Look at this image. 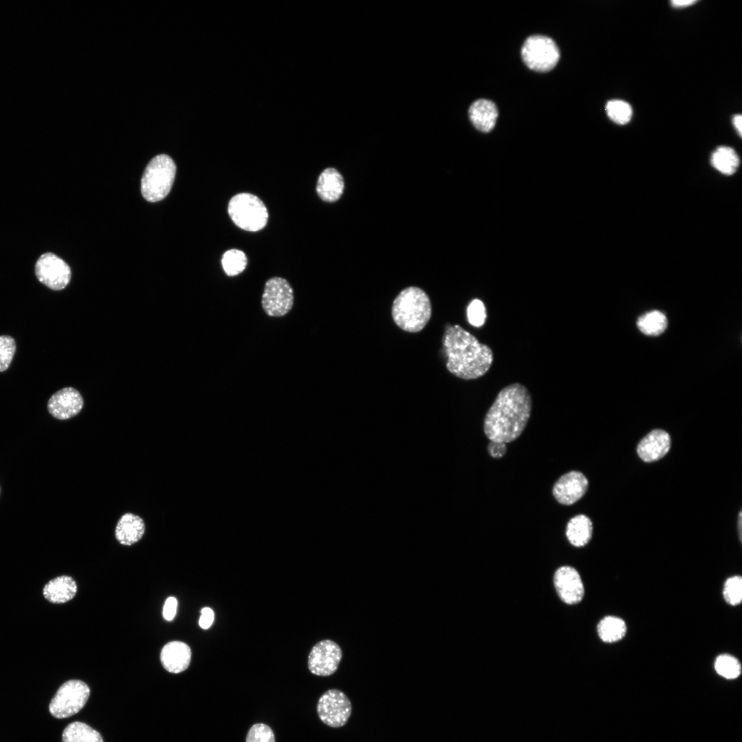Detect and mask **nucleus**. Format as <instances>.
<instances>
[{
  "instance_id": "nucleus-1",
  "label": "nucleus",
  "mask_w": 742,
  "mask_h": 742,
  "mask_svg": "<svg viewBox=\"0 0 742 742\" xmlns=\"http://www.w3.org/2000/svg\"><path fill=\"white\" fill-rule=\"evenodd\" d=\"M532 407V396L525 385L514 383L505 386L485 414L486 436L506 444L515 440L526 427Z\"/></svg>"
},
{
  "instance_id": "nucleus-14",
  "label": "nucleus",
  "mask_w": 742,
  "mask_h": 742,
  "mask_svg": "<svg viewBox=\"0 0 742 742\" xmlns=\"http://www.w3.org/2000/svg\"><path fill=\"white\" fill-rule=\"evenodd\" d=\"M84 401L80 393L74 387H64L49 399L47 409L55 418L66 420L76 416L82 409Z\"/></svg>"
},
{
  "instance_id": "nucleus-26",
  "label": "nucleus",
  "mask_w": 742,
  "mask_h": 742,
  "mask_svg": "<svg viewBox=\"0 0 742 742\" xmlns=\"http://www.w3.org/2000/svg\"><path fill=\"white\" fill-rule=\"evenodd\" d=\"M221 264L223 271L228 276H235L245 269L247 258L243 251L231 249L223 254Z\"/></svg>"
},
{
  "instance_id": "nucleus-7",
  "label": "nucleus",
  "mask_w": 742,
  "mask_h": 742,
  "mask_svg": "<svg viewBox=\"0 0 742 742\" xmlns=\"http://www.w3.org/2000/svg\"><path fill=\"white\" fill-rule=\"evenodd\" d=\"M521 58L530 69L546 72L552 69L560 58L556 43L542 35H532L526 38L521 47Z\"/></svg>"
},
{
  "instance_id": "nucleus-12",
  "label": "nucleus",
  "mask_w": 742,
  "mask_h": 742,
  "mask_svg": "<svg viewBox=\"0 0 742 742\" xmlns=\"http://www.w3.org/2000/svg\"><path fill=\"white\" fill-rule=\"evenodd\" d=\"M588 486V480L583 473L571 471L556 480L552 487V495L559 504L570 506L584 496Z\"/></svg>"
},
{
  "instance_id": "nucleus-16",
  "label": "nucleus",
  "mask_w": 742,
  "mask_h": 742,
  "mask_svg": "<svg viewBox=\"0 0 742 742\" xmlns=\"http://www.w3.org/2000/svg\"><path fill=\"white\" fill-rule=\"evenodd\" d=\"M191 655V649L186 643L172 641L163 647L160 653V660L166 671L172 673H179L188 668Z\"/></svg>"
},
{
  "instance_id": "nucleus-25",
  "label": "nucleus",
  "mask_w": 742,
  "mask_h": 742,
  "mask_svg": "<svg viewBox=\"0 0 742 742\" xmlns=\"http://www.w3.org/2000/svg\"><path fill=\"white\" fill-rule=\"evenodd\" d=\"M668 321L660 311L653 310L640 316L637 321L639 330L646 335L658 336L666 329Z\"/></svg>"
},
{
  "instance_id": "nucleus-32",
  "label": "nucleus",
  "mask_w": 742,
  "mask_h": 742,
  "mask_svg": "<svg viewBox=\"0 0 742 742\" xmlns=\"http://www.w3.org/2000/svg\"><path fill=\"white\" fill-rule=\"evenodd\" d=\"M467 318L469 322L473 326H482L486 318V312L484 304L478 299H474L470 302L467 308Z\"/></svg>"
},
{
  "instance_id": "nucleus-20",
  "label": "nucleus",
  "mask_w": 742,
  "mask_h": 742,
  "mask_svg": "<svg viewBox=\"0 0 742 742\" xmlns=\"http://www.w3.org/2000/svg\"><path fill=\"white\" fill-rule=\"evenodd\" d=\"M77 593V585L69 576H57L49 581L43 587L44 597L54 604L65 603L71 600Z\"/></svg>"
},
{
  "instance_id": "nucleus-17",
  "label": "nucleus",
  "mask_w": 742,
  "mask_h": 742,
  "mask_svg": "<svg viewBox=\"0 0 742 742\" xmlns=\"http://www.w3.org/2000/svg\"><path fill=\"white\" fill-rule=\"evenodd\" d=\"M144 520L138 515L126 513L119 519L115 536L117 541L124 546H131L139 541L145 532Z\"/></svg>"
},
{
  "instance_id": "nucleus-29",
  "label": "nucleus",
  "mask_w": 742,
  "mask_h": 742,
  "mask_svg": "<svg viewBox=\"0 0 742 742\" xmlns=\"http://www.w3.org/2000/svg\"><path fill=\"white\" fill-rule=\"evenodd\" d=\"M723 596L725 601L730 605L737 606L741 603L742 578L741 576H731L725 581Z\"/></svg>"
},
{
  "instance_id": "nucleus-6",
  "label": "nucleus",
  "mask_w": 742,
  "mask_h": 742,
  "mask_svg": "<svg viewBox=\"0 0 742 742\" xmlns=\"http://www.w3.org/2000/svg\"><path fill=\"white\" fill-rule=\"evenodd\" d=\"M90 694L87 684L81 680L71 679L63 683L49 704V711L57 719L68 718L78 712L87 703Z\"/></svg>"
},
{
  "instance_id": "nucleus-23",
  "label": "nucleus",
  "mask_w": 742,
  "mask_h": 742,
  "mask_svg": "<svg viewBox=\"0 0 742 742\" xmlns=\"http://www.w3.org/2000/svg\"><path fill=\"white\" fill-rule=\"evenodd\" d=\"M63 742H103L101 734L82 722L69 723L63 730Z\"/></svg>"
},
{
  "instance_id": "nucleus-37",
  "label": "nucleus",
  "mask_w": 742,
  "mask_h": 742,
  "mask_svg": "<svg viewBox=\"0 0 742 742\" xmlns=\"http://www.w3.org/2000/svg\"><path fill=\"white\" fill-rule=\"evenodd\" d=\"M732 122H733L734 126L736 128L737 131H738V133L741 136V131H742V128H742L741 127L742 116H741V115H735L732 118Z\"/></svg>"
},
{
  "instance_id": "nucleus-22",
  "label": "nucleus",
  "mask_w": 742,
  "mask_h": 742,
  "mask_svg": "<svg viewBox=\"0 0 742 742\" xmlns=\"http://www.w3.org/2000/svg\"><path fill=\"white\" fill-rule=\"evenodd\" d=\"M627 627L623 619L614 616L603 618L597 625V633L600 639L606 643H614L621 640L627 634Z\"/></svg>"
},
{
  "instance_id": "nucleus-33",
  "label": "nucleus",
  "mask_w": 742,
  "mask_h": 742,
  "mask_svg": "<svg viewBox=\"0 0 742 742\" xmlns=\"http://www.w3.org/2000/svg\"><path fill=\"white\" fill-rule=\"evenodd\" d=\"M177 600L170 596L165 601L163 607V616L168 621H171L176 615L177 609Z\"/></svg>"
},
{
  "instance_id": "nucleus-24",
  "label": "nucleus",
  "mask_w": 742,
  "mask_h": 742,
  "mask_svg": "<svg viewBox=\"0 0 742 742\" xmlns=\"http://www.w3.org/2000/svg\"><path fill=\"white\" fill-rule=\"evenodd\" d=\"M712 166L723 175H731L737 170L739 158L734 151L728 146H719L712 154Z\"/></svg>"
},
{
  "instance_id": "nucleus-28",
  "label": "nucleus",
  "mask_w": 742,
  "mask_h": 742,
  "mask_svg": "<svg viewBox=\"0 0 742 742\" xmlns=\"http://www.w3.org/2000/svg\"><path fill=\"white\" fill-rule=\"evenodd\" d=\"M606 112L609 117L615 123L625 124L632 116V109L629 103L621 100H611L606 104Z\"/></svg>"
},
{
  "instance_id": "nucleus-21",
  "label": "nucleus",
  "mask_w": 742,
  "mask_h": 742,
  "mask_svg": "<svg viewBox=\"0 0 742 742\" xmlns=\"http://www.w3.org/2000/svg\"><path fill=\"white\" fill-rule=\"evenodd\" d=\"M593 525L591 519L585 515H578L571 518L566 526L565 535L572 546L581 548L587 545L592 539Z\"/></svg>"
},
{
  "instance_id": "nucleus-8",
  "label": "nucleus",
  "mask_w": 742,
  "mask_h": 742,
  "mask_svg": "<svg viewBox=\"0 0 742 742\" xmlns=\"http://www.w3.org/2000/svg\"><path fill=\"white\" fill-rule=\"evenodd\" d=\"M293 303V290L286 279L276 276L267 280L261 304L267 315L283 317L291 310Z\"/></svg>"
},
{
  "instance_id": "nucleus-18",
  "label": "nucleus",
  "mask_w": 742,
  "mask_h": 742,
  "mask_svg": "<svg viewBox=\"0 0 742 742\" xmlns=\"http://www.w3.org/2000/svg\"><path fill=\"white\" fill-rule=\"evenodd\" d=\"M497 116L496 105L486 99L475 101L469 109V117L473 125L484 133L489 132L494 128Z\"/></svg>"
},
{
  "instance_id": "nucleus-15",
  "label": "nucleus",
  "mask_w": 742,
  "mask_h": 742,
  "mask_svg": "<svg viewBox=\"0 0 742 742\" xmlns=\"http://www.w3.org/2000/svg\"><path fill=\"white\" fill-rule=\"evenodd\" d=\"M671 437L662 429H654L647 434L638 443L637 453L646 462L657 461L663 458L671 448Z\"/></svg>"
},
{
  "instance_id": "nucleus-27",
  "label": "nucleus",
  "mask_w": 742,
  "mask_h": 742,
  "mask_svg": "<svg viewBox=\"0 0 742 742\" xmlns=\"http://www.w3.org/2000/svg\"><path fill=\"white\" fill-rule=\"evenodd\" d=\"M715 669L720 676L732 679L740 675L741 666L735 657L729 654H721L715 660Z\"/></svg>"
},
{
  "instance_id": "nucleus-11",
  "label": "nucleus",
  "mask_w": 742,
  "mask_h": 742,
  "mask_svg": "<svg viewBox=\"0 0 742 742\" xmlns=\"http://www.w3.org/2000/svg\"><path fill=\"white\" fill-rule=\"evenodd\" d=\"M341 657V649L336 642L330 640H323L311 650L308 667L314 675L329 676L337 670Z\"/></svg>"
},
{
  "instance_id": "nucleus-4",
  "label": "nucleus",
  "mask_w": 742,
  "mask_h": 742,
  "mask_svg": "<svg viewBox=\"0 0 742 742\" xmlns=\"http://www.w3.org/2000/svg\"><path fill=\"white\" fill-rule=\"evenodd\" d=\"M176 165L170 157L161 154L153 158L144 170L141 191L144 198L157 202L165 198L173 184Z\"/></svg>"
},
{
  "instance_id": "nucleus-3",
  "label": "nucleus",
  "mask_w": 742,
  "mask_h": 742,
  "mask_svg": "<svg viewBox=\"0 0 742 742\" xmlns=\"http://www.w3.org/2000/svg\"><path fill=\"white\" fill-rule=\"evenodd\" d=\"M396 324L409 333L420 331L431 315V305L427 293L421 289L409 286L396 297L392 307Z\"/></svg>"
},
{
  "instance_id": "nucleus-9",
  "label": "nucleus",
  "mask_w": 742,
  "mask_h": 742,
  "mask_svg": "<svg viewBox=\"0 0 742 742\" xmlns=\"http://www.w3.org/2000/svg\"><path fill=\"white\" fill-rule=\"evenodd\" d=\"M317 712L320 720L330 728H340L348 721L352 712V705L346 695L340 690L333 688L324 692L319 698Z\"/></svg>"
},
{
  "instance_id": "nucleus-19",
  "label": "nucleus",
  "mask_w": 742,
  "mask_h": 742,
  "mask_svg": "<svg viewBox=\"0 0 742 742\" xmlns=\"http://www.w3.org/2000/svg\"><path fill=\"white\" fill-rule=\"evenodd\" d=\"M344 181L341 175L333 168L324 169L319 175L316 192L319 198L326 202H335L341 196Z\"/></svg>"
},
{
  "instance_id": "nucleus-13",
  "label": "nucleus",
  "mask_w": 742,
  "mask_h": 742,
  "mask_svg": "<svg viewBox=\"0 0 742 742\" xmlns=\"http://www.w3.org/2000/svg\"><path fill=\"white\" fill-rule=\"evenodd\" d=\"M554 585L560 599L565 604H578L583 598L585 588L581 577L571 566H562L556 570Z\"/></svg>"
},
{
  "instance_id": "nucleus-35",
  "label": "nucleus",
  "mask_w": 742,
  "mask_h": 742,
  "mask_svg": "<svg viewBox=\"0 0 742 742\" xmlns=\"http://www.w3.org/2000/svg\"><path fill=\"white\" fill-rule=\"evenodd\" d=\"M214 618V614L213 610L210 607H204L201 610V616L199 624L202 629H207L210 628L213 623Z\"/></svg>"
},
{
  "instance_id": "nucleus-5",
  "label": "nucleus",
  "mask_w": 742,
  "mask_h": 742,
  "mask_svg": "<svg viewBox=\"0 0 742 742\" xmlns=\"http://www.w3.org/2000/svg\"><path fill=\"white\" fill-rule=\"evenodd\" d=\"M227 212L233 223L249 232L262 229L267 225L269 214L263 201L255 194L240 192L232 196Z\"/></svg>"
},
{
  "instance_id": "nucleus-10",
  "label": "nucleus",
  "mask_w": 742,
  "mask_h": 742,
  "mask_svg": "<svg viewBox=\"0 0 742 742\" xmlns=\"http://www.w3.org/2000/svg\"><path fill=\"white\" fill-rule=\"evenodd\" d=\"M34 272L40 282L54 291L65 289L71 278L69 266L52 252L44 253L38 258Z\"/></svg>"
},
{
  "instance_id": "nucleus-31",
  "label": "nucleus",
  "mask_w": 742,
  "mask_h": 742,
  "mask_svg": "<svg viewBox=\"0 0 742 742\" xmlns=\"http://www.w3.org/2000/svg\"><path fill=\"white\" fill-rule=\"evenodd\" d=\"M245 742H276L275 735L269 726L256 723L249 728Z\"/></svg>"
},
{
  "instance_id": "nucleus-34",
  "label": "nucleus",
  "mask_w": 742,
  "mask_h": 742,
  "mask_svg": "<svg viewBox=\"0 0 742 742\" xmlns=\"http://www.w3.org/2000/svg\"><path fill=\"white\" fill-rule=\"evenodd\" d=\"M506 444L502 442L491 441L487 446L489 455L495 458L503 457L506 453Z\"/></svg>"
},
{
  "instance_id": "nucleus-36",
  "label": "nucleus",
  "mask_w": 742,
  "mask_h": 742,
  "mask_svg": "<svg viewBox=\"0 0 742 742\" xmlns=\"http://www.w3.org/2000/svg\"><path fill=\"white\" fill-rule=\"evenodd\" d=\"M697 1H695V0H682V1H676V0H675V1H671V5L673 6H674V7H676V8H683V7H686V6L693 5V3H695Z\"/></svg>"
},
{
  "instance_id": "nucleus-30",
  "label": "nucleus",
  "mask_w": 742,
  "mask_h": 742,
  "mask_svg": "<svg viewBox=\"0 0 742 742\" xmlns=\"http://www.w3.org/2000/svg\"><path fill=\"white\" fill-rule=\"evenodd\" d=\"M16 342L10 335L0 336V372L6 370L16 352Z\"/></svg>"
},
{
  "instance_id": "nucleus-2",
  "label": "nucleus",
  "mask_w": 742,
  "mask_h": 742,
  "mask_svg": "<svg viewBox=\"0 0 742 742\" xmlns=\"http://www.w3.org/2000/svg\"><path fill=\"white\" fill-rule=\"evenodd\" d=\"M447 370L456 376L471 380L484 376L491 368L493 352L471 333L456 324L447 325L442 339Z\"/></svg>"
}]
</instances>
